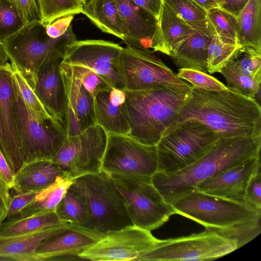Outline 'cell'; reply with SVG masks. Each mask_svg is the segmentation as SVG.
<instances>
[{
  "instance_id": "1",
  "label": "cell",
  "mask_w": 261,
  "mask_h": 261,
  "mask_svg": "<svg viewBox=\"0 0 261 261\" xmlns=\"http://www.w3.org/2000/svg\"><path fill=\"white\" fill-rule=\"evenodd\" d=\"M188 121L204 124L219 139L261 136L260 105L228 87L209 91L192 87L190 96L163 136Z\"/></svg>"
},
{
  "instance_id": "2",
  "label": "cell",
  "mask_w": 261,
  "mask_h": 261,
  "mask_svg": "<svg viewBox=\"0 0 261 261\" xmlns=\"http://www.w3.org/2000/svg\"><path fill=\"white\" fill-rule=\"evenodd\" d=\"M261 136L218 139L200 159L172 173L156 171L152 182L171 203L196 190L200 183L246 160L260 156Z\"/></svg>"
},
{
  "instance_id": "3",
  "label": "cell",
  "mask_w": 261,
  "mask_h": 261,
  "mask_svg": "<svg viewBox=\"0 0 261 261\" xmlns=\"http://www.w3.org/2000/svg\"><path fill=\"white\" fill-rule=\"evenodd\" d=\"M171 205L176 214L189 218L219 235L237 243L238 249L261 232V210L244 201L199 191L185 195Z\"/></svg>"
},
{
  "instance_id": "4",
  "label": "cell",
  "mask_w": 261,
  "mask_h": 261,
  "mask_svg": "<svg viewBox=\"0 0 261 261\" xmlns=\"http://www.w3.org/2000/svg\"><path fill=\"white\" fill-rule=\"evenodd\" d=\"M191 91L168 87L124 90L130 125L128 136L143 144L156 145Z\"/></svg>"
},
{
  "instance_id": "5",
  "label": "cell",
  "mask_w": 261,
  "mask_h": 261,
  "mask_svg": "<svg viewBox=\"0 0 261 261\" xmlns=\"http://www.w3.org/2000/svg\"><path fill=\"white\" fill-rule=\"evenodd\" d=\"M69 188L84 202L88 228L107 233L133 225L125 201L109 174L100 171L79 176Z\"/></svg>"
},
{
  "instance_id": "6",
  "label": "cell",
  "mask_w": 261,
  "mask_h": 261,
  "mask_svg": "<svg viewBox=\"0 0 261 261\" xmlns=\"http://www.w3.org/2000/svg\"><path fill=\"white\" fill-rule=\"evenodd\" d=\"M76 40L71 24L63 35L52 38L47 35L45 25L35 22L25 24L2 45L11 63L34 89L41 66L53 57L64 53L66 46Z\"/></svg>"
},
{
  "instance_id": "7",
  "label": "cell",
  "mask_w": 261,
  "mask_h": 261,
  "mask_svg": "<svg viewBox=\"0 0 261 261\" xmlns=\"http://www.w3.org/2000/svg\"><path fill=\"white\" fill-rule=\"evenodd\" d=\"M14 83V107L23 164L52 160L63 145L67 134L60 123L51 117L41 116L31 111Z\"/></svg>"
},
{
  "instance_id": "8",
  "label": "cell",
  "mask_w": 261,
  "mask_h": 261,
  "mask_svg": "<svg viewBox=\"0 0 261 261\" xmlns=\"http://www.w3.org/2000/svg\"><path fill=\"white\" fill-rule=\"evenodd\" d=\"M204 124L186 121L163 136L156 144L157 171L180 170L202 156L218 139Z\"/></svg>"
},
{
  "instance_id": "9",
  "label": "cell",
  "mask_w": 261,
  "mask_h": 261,
  "mask_svg": "<svg viewBox=\"0 0 261 261\" xmlns=\"http://www.w3.org/2000/svg\"><path fill=\"white\" fill-rule=\"evenodd\" d=\"M121 194L133 225L152 231L176 214L152 182L151 178L109 174Z\"/></svg>"
},
{
  "instance_id": "10",
  "label": "cell",
  "mask_w": 261,
  "mask_h": 261,
  "mask_svg": "<svg viewBox=\"0 0 261 261\" xmlns=\"http://www.w3.org/2000/svg\"><path fill=\"white\" fill-rule=\"evenodd\" d=\"M238 249L236 241L207 229L186 237L159 240L137 260H214Z\"/></svg>"
},
{
  "instance_id": "11",
  "label": "cell",
  "mask_w": 261,
  "mask_h": 261,
  "mask_svg": "<svg viewBox=\"0 0 261 261\" xmlns=\"http://www.w3.org/2000/svg\"><path fill=\"white\" fill-rule=\"evenodd\" d=\"M120 65L127 91L161 87L191 91L192 86L178 77L151 50L129 46L123 48Z\"/></svg>"
},
{
  "instance_id": "12",
  "label": "cell",
  "mask_w": 261,
  "mask_h": 261,
  "mask_svg": "<svg viewBox=\"0 0 261 261\" xmlns=\"http://www.w3.org/2000/svg\"><path fill=\"white\" fill-rule=\"evenodd\" d=\"M108 135L95 124L80 134L68 136L52 160L70 179L101 171Z\"/></svg>"
},
{
  "instance_id": "13",
  "label": "cell",
  "mask_w": 261,
  "mask_h": 261,
  "mask_svg": "<svg viewBox=\"0 0 261 261\" xmlns=\"http://www.w3.org/2000/svg\"><path fill=\"white\" fill-rule=\"evenodd\" d=\"M108 135L101 171L127 177H152L158 170L156 145L143 144L128 135Z\"/></svg>"
},
{
  "instance_id": "14",
  "label": "cell",
  "mask_w": 261,
  "mask_h": 261,
  "mask_svg": "<svg viewBox=\"0 0 261 261\" xmlns=\"http://www.w3.org/2000/svg\"><path fill=\"white\" fill-rule=\"evenodd\" d=\"M123 47L104 40H76L66 46L62 62L86 67L112 88L125 90L120 57Z\"/></svg>"
},
{
  "instance_id": "15",
  "label": "cell",
  "mask_w": 261,
  "mask_h": 261,
  "mask_svg": "<svg viewBox=\"0 0 261 261\" xmlns=\"http://www.w3.org/2000/svg\"><path fill=\"white\" fill-rule=\"evenodd\" d=\"M159 240L150 231L135 225H129L106 233L78 257L94 261L137 260Z\"/></svg>"
},
{
  "instance_id": "16",
  "label": "cell",
  "mask_w": 261,
  "mask_h": 261,
  "mask_svg": "<svg viewBox=\"0 0 261 261\" xmlns=\"http://www.w3.org/2000/svg\"><path fill=\"white\" fill-rule=\"evenodd\" d=\"M60 72L66 97L64 128L67 136L78 135L96 124L94 98L62 62Z\"/></svg>"
},
{
  "instance_id": "17",
  "label": "cell",
  "mask_w": 261,
  "mask_h": 261,
  "mask_svg": "<svg viewBox=\"0 0 261 261\" xmlns=\"http://www.w3.org/2000/svg\"><path fill=\"white\" fill-rule=\"evenodd\" d=\"M106 234L97 230L67 223L61 230L47 238L35 251V260L62 256H77Z\"/></svg>"
},
{
  "instance_id": "18",
  "label": "cell",
  "mask_w": 261,
  "mask_h": 261,
  "mask_svg": "<svg viewBox=\"0 0 261 261\" xmlns=\"http://www.w3.org/2000/svg\"><path fill=\"white\" fill-rule=\"evenodd\" d=\"M120 18L126 46L155 53L158 20L132 0H114Z\"/></svg>"
},
{
  "instance_id": "19",
  "label": "cell",
  "mask_w": 261,
  "mask_h": 261,
  "mask_svg": "<svg viewBox=\"0 0 261 261\" xmlns=\"http://www.w3.org/2000/svg\"><path fill=\"white\" fill-rule=\"evenodd\" d=\"M64 54L53 57L41 66L33 89L47 113L63 128L66 97L60 65Z\"/></svg>"
},
{
  "instance_id": "20",
  "label": "cell",
  "mask_w": 261,
  "mask_h": 261,
  "mask_svg": "<svg viewBox=\"0 0 261 261\" xmlns=\"http://www.w3.org/2000/svg\"><path fill=\"white\" fill-rule=\"evenodd\" d=\"M260 156L250 158L200 183L196 191L244 201L245 190L252 175L260 168Z\"/></svg>"
},
{
  "instance_id": "21",
  "label": "cell",
  "mask_w": 261,
  "mask_h": 261,
  "mask_svg": "<svg viewBox=\"0 0 261 261\" xmlns=\"http://www.w3.org/2000/svg\"><path fill=\"white\" fill-rule=\"evenodd\" d=\"M14 85L12 67L1 69L0 115L7 141L5 158L16 173L23 164V159L14 107Z\"/></svg>"
},
{
  "instance_id": "22",
  "label": "cell",
  "mask_w": 261,
  "mask_h": 261,
  "mask_svg": "<svg viewBox=\"0 0 261 261\" xmlns=\"http://www.w3.org/2000/svg\"><path fill=\"white\" fill-rule=\"evenodd\" d=\"M96 124L108 133L128 135L129 117L124 90L112 88L98 92L94 97Z\"/></svg>"
},
{
  "instance_id": "23",
  "label": "cell",
  "mask_w": 261,
  "mask_h": 261,
  "mask_svg": "<svg viewBox=\"0 0 261 261\" xmlns=\"http://www.w3.org/2000/svg\"><path fill=\"white\" fill-rule=\"evenodd\" d=\"M193 28L192 33L172 48L169 56L179 68H191L207 73V48L213 31L207 20Z\"/></svg>"
},
{
  "instance_id": "24",
  "label": "cell",
  "mask_w": 261,
  "mask_h": 261,
  "mask_svg": "<svg viewBox=\"0 0 261 261\" xmlns=\"http://www.w3.org/2000/svg\"><path fill=\"white\" fill-rule=\"evenodd\" d=\"M59 176L67 177L52 160L31 162L23 164L15 173L13 189L16 193L39 192L54 183Z\"/></svg>"
},
{
  "instance_id": "25",
  "label": "cell",
  "mask_w": 261,
  "mask_h": 261,
  "mask_svg": "<svg viewBox=\"0 0 261 261\" xmlns=\"http://www.w3.org/2000/svg\"><path fill=\"white\" fill-rule=\"evenodd\" d=\"M66 224L62 223L25 234L0 238V258L35 260V251L41 243L63 229Z\"/></svg>"
},
{
  "instance_id": "26",
  "label": "cell",
  "mask_w": 261,
  "mask_h": 261,
  "mask_svg": "<svg viewBox=\"0 0 261 261\" xmlns=\"http://www.w3.org/2000/svg\"><path fill=\"white\" fill-rule=\"evenodd\" d=\"M194 30L189 23L163 3L158 19L155 52L169 56L172 48Z\"/></svg>"
},
{
  "instance_id": "27",
  "label": "cell",
  "mask_w": 261,
  "mask_h": 261,
  "mask_svg": "<svg viewBox=\"0 0 261 261\" xmlns=\"http://www.w3.org/2000/svg\"><path fill=\"white\" fill-rule=\"evenodd\" d=\"M81 13L102 32L123 40L120 18L114 0H91L83 3Z\"/></svg>"
},
{
  "instance_id": "28",
  "label": "cell",
  "mask_w": 261,
  "mask_h": 261,
  "mask_svg": "<svg viewBox=\"0 0 261 261\" xmlns=\"http://www.w3.org/2000/svg\"><path fill=\"white\" fill-rule=\"evenodd\" d=\"M237 19L238 44L261 51V0H249Z\"/></svg>"
},
{
  "instance_id": "29",
  "label": "cell",
  "mask_w": 261,
  "mask_h": 261,
  "mask_svg": "<svg viewBox=\"0 0 261 261\" xmlns=\"http://www.w3.org/2000/svg\"><path fill=\"white\" fill-rule=\"evenodd\" d=\"M62 223L55 212L42 213L8 218L0 225V238L31 233Z\"/></svg>"
},
{
  "instance_id": "30",
  "label": "cell",
  "mask_w": 261,
  "mask_h": 261,
  "mask_svg": "<svg viewBox=\"0 0 261 261\" xmlns=\"http://www.w3.org/2000/svg\"><path fill=\"white\" fill-rule=\"evenodd\" d=\"M72 180L66 176L58 177L54 183L37 193L33 201L21 211L19 216L55 212Z\"/></svg>"
},
{
  "instance_id": "31",
  "label": "cell",
  "mask_w": 261,
  "mask_h": 261,
  "mask_svg": "<svg viewBox=\"0 0 261 261\" xmlns=\"http://www.w3.org/2000/svg\"><path fill=\"white\" fill-rule=\"evenodd\" d=\"M55 212L61 222L87 227L88 215L84 202L69 188Z\"/></svg>"
},
{
  "instance_id": "32",
  "label": "cell",
  "mask_w": 261,
  "mask_h": 261,
  "mask_svg": "<svg viewBox=\"0 0 261 261\" xmlns=\"http://www.w3.org/2000/svg\"><path fill=\"white\" fill-rule=\"evenodd\" d=\"M220 73L225 77L227 87L246 97L255 99L260 91L261 82L241 72L231 58Z\"/></svg>"
},
{
  "instance_id": "33",
  "label": "cell",
  "mask_w": 261,
  "mask_h": 261,
  "mask_svg": "<svg viewBox=\"0 0 261 261\" xmlns=\"http://www.w3.org/2000/svg\"><path fill=\"white\" fill-rule=\"evenodd\" d=\"M207 20L213 32L223 42L239 44L237 17L220 8L207 12Z\"/></svg>"
},
{
  "instance_id": "34",
  "label": "cell",
  "mask_w": 261,
  "mask_h": 261,
  "mask_svg": "<svg viewBox=\"0 0 261 261\" xmlns=\"http://www.w3.org/2000/svg\"><path fill=\"white\" fill-rule=\"evenodd\" d=\"M40 22L46 26L61 17L81 13L79 0H37Z\"/></svg>"
},
{
  "instance_id": "35",
  "label": "cell",
  "mask_w": 261,
  "mask_h": 261,
  "mask_svg": "<svg viewBox=\"0 0 261 261\" xmlns=\"http://www.w3.org/2000/svg\"><path fill=\"white\" fill-rule=\"evenodd\" d=\"M240 47L241 46L239 44L223 42L213 33L207 48V72L211 74L220 73L222 68Z\"/></svg>"
},
{
  "instance_id": "36",
  "label": "cell",
  "mask_w": 261,
  "mask_h": 261,
  "mask_svg": "<svg viewBox=\"0 0 261 261\" xmlns=\"http://www.w3.org/2000/svg\"><path fill=\"white\" fill-rule=\"evenodd\" d=\"M25 23L8 0H0V43L22 29Z\"/></svg>"
},
{
  "instance_id": "37",
  "label": "cell",
  "mask_w": 261,
  "mask_h": 261,
  "mask_svg": "<svg viewBox=\"0 0 261 261\" xmlns=\"http://www.w3.org/2000/svg\"><path fill=\"white\" fill-rule=\"evenodd\" d=\"M231 58L241 72L261 82V51L241 46Z\"/></svg>"
},
{
  "instance_id": "38",
  "label": "cell",
  "mask_w": 261,
  "mask_h": 261,
  "mask_svg": "<svg viewBox=\"0 0 261 261\" xmlns=\"http://www.w3.org/2000/svg\"><path fill=\"white\" fill-rule=\"evenodd\" d=\"M193 28L207 20V11L193 0H162Z\"/></svg>"
},
{
  "instance_id": "39",
  "label": "cell",
  "mask_w": 261,
  "mask_h": 261,
  "mask_svg": "<svg viewBox=\"0 0 261 261\" xmlns=\"http://www.w3.org/2000/svg\"><path fill=\"white\" fill-rule=\"evenodd\" d=\"M11 64L14 81L26 106L37 115L43 117H51L45 110L34 90L26 79L14 64Z\"/></svg>"
},
{
  "instance_id": "40",
  "label": "cell",
  "mask_w": 261,
  "mask_h": 261,
  "mask_svg": "<svg viewBox=\"0 0 261 261\" xmlns=\"http://www.w3.org/2000/svg\"><path fill=\"white\" fill-rule=\"evenodd\" d=\"M177 76L192 84L195 88L209 91H220L226 89L227 86L215 77L203 72L191 68H179Z\"/></svg>"
},
{
  "instance_id": "41",
  "label": "cell",
  "mask_w": 261,
  "mask_h": 261,
  "mask_svg": "<svg viewBox=\"0 0 261 261\" xmlns=\"http://www.w3.org/2000/svg\"><path fill=\"white\" fill-rule=\"evenodd\" d=\"M65 64L68 67L72 74L81 82L94 98L98 92L113 88L91 69L81 66Z\"/></svg>"
},
{
  "instance_id": "42",
  "label": "cell",
  "mask_w": 261,
  "mask_h": 261,
  "mask_svg": "<svg viewBox=\"0 0 261 261\" xmlns=\"http://www.w3.org/2000/svg\"><path fill=\"white\" fill-rule=\"evenodd\" d=\"M244 202L256 210H261L260 168L251 177L246 188Z\"/></svg>"
},
{
  "instance_id": "43",
  "label": "cell",
  "mask_w": 261,
  "mask_h": 261,
  "mask_svg": "<svg viewBox=\"0 0 261 261\" xmlns=\"http://www.w3.org/2000/svg\"><path fill=\"white\" fill-rule=\"evenodd\" d=\"M16 9L25 24L40 22L37 0H8Z\"/></svg>"
},
{
  "instance_id": "44",
  "label": "cell",
  "mask_w": 261,
  "mask_h": 261,
  "mask_svg": "<svg viewBox=\"0 0 261 261\" xmlns=\"http://www.w3.org/2000/svg\"><path fill=\"white\" fill-rule=\"evenodd\" d=\"M38 192L29 191L24 193H16L15 195L11 196L6 218L19 215L21 211L33 201Z\"/></svg>"
},
{
  "instance_id": "45",
  "label": "cell",
  "mask_w": 261,
  "mask_h": 261,
  "mask_svg": "<svg viewBox=\"0 0 261 261\" xmlns=\"http://www.w3.org/2000/svg\"><path fill=\"white\" fill-rule=\"evenodd\" d=\"M74 15L64 16L46 25L47 35L52 38H57L63 35L71 24Z\"/></svg>"
},
{
  "instance_id": "46",
  "label": "cell",
  "mask_w": 261,
  "mask_h": 261,
  "mask_svg": "<svg viewBox=\"0 0 261 261\" xmlns=\"http://www.w3.org/2000/svg\"><path fill=\"white\" fill-rule=\"evenodd\" d=\"M10 189L0 176V224L6 219L11 202Z\"/></svg>"
},
{
  "instance_id": "47",
  "label": "cell",
  "mask_w": 261,
  "mask_h": 261,
  "mask_svg": "<svg viewBox=\"0 0 261 261\" xmlns=\"http://www.w3.org/2000/svg\"><path fill=\"white\" fill-rule=\"evenodd\" d=\"M137 6L159 19L163 2L162 0H132Z\"/></svg>"
},
{
  "instance_id": "48",
  "label": "cell",
  "mask_w": 261,
  "mask_h": 261,
  "mask_svg": "<svg viewBox=\"0 0 261 261\" xmlns=\"http://www.w3.org/2000/svg\"><path fill=\"white\" fill-rule=\"evenodd\" d=\"M15 173L0 149V176L10 189H13Z\"/></svg>"
},
{
  "instance_id": "49",
  "label": "cell",
  "mask_w": 261,
  "mask_h": 261,
  "mask_svg": "<svg viewBox=\"0 0 261 261\" xmlns=\"http://www.w3.org/2000/svg\"><path fill=\"white\" fill-rule=\"evenodd\" d=\"M221 9L237 17L249 0H216Z\"/></svg>"
},
{
  "instance_id": "50",
  "label": "cell",
  "mask_w": 261,
  "mask_h": 261,
  "mask_svg": "<svg viewBox=\"0 0 261 261\" xmlns=\"http://www.w3.org/2000/svg\"><path fill=\"white\" fill-rule=\"evenodd\" d=\"M11 67V62L5 52L4 47L0 43V69Z\"/></svg>"
},
{
  "instance_id": "51",
  "label": "cell",
  "mask_w": 261,
  "mask_h": 261,
  "mask_svg": "<svg viewBox=\"0 0 261 261\" xmlns=\"http://www.w3.org/2000/svg\"><path fill=\"white\" fill-rule=\"evenodd\" d=\"M207 12L215 8L219 7L216 0H193Z\"/></svg>"
},
{
  "instance_id": "52",
  "label": "cell",
  "mask_w": 261,
  "mask_h": 261,
  "mask_svg": "<svg viewBox=\"0 0 261 261\" xmlns=\"http://www.w3.org/2000/svg\"><path fill=\"white\" fill-rule=\"evenodd\" d=\"M0 149L5 156L7 152V141L0 115Z\"/></svg>"
},
{
  "instance_id": "53",
  "label": "cell",
  "mask_w": 261,
  "mask_h": 261,
  "mask_svg": "<svg viewBox=\"0 0 261 261\" xmlns=\"http://www.w3.org/2000/svg\"><path fill=\"white\" fill-rule=\"evenodd\" d=\"M79 1H81L82 2V3L83 4V3H86L89 2L91 0H79Z\"/></svg>"
},
{
  "instance_id": "54",
  "label": "cell",
  "mask_w": 261,
  "mask_h": 261,
  "mask_svg": "<svg viewBox=\"0 0 261 261\" xmlns=\"http://www.w3.org/2000/svg\"><path fill=\"white\" fill-rule=\"evenodd\" d=\"M1 225V224H0Z\"/></svg>"
}]
</instances>
